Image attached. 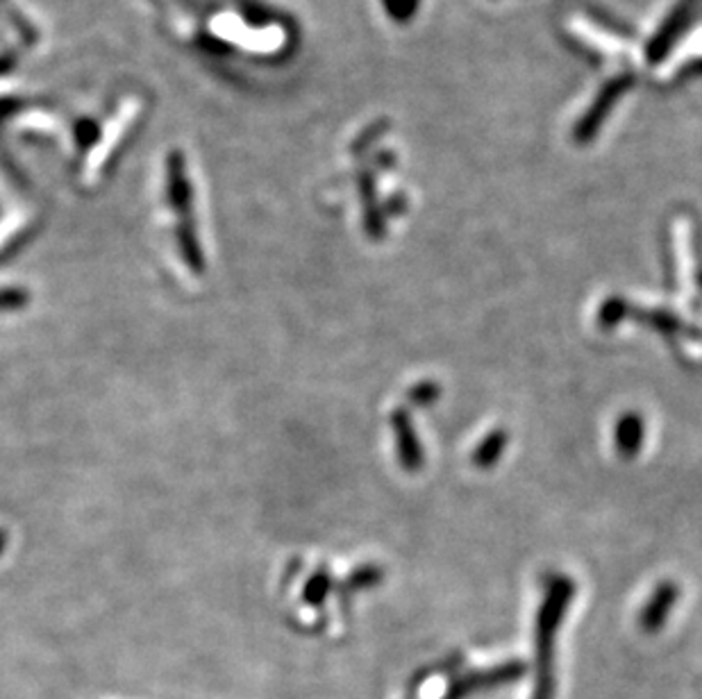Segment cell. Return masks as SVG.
<instances>
[{
	"label": "cell",
	"instance_id": "obj_1",
	"mask_svg": "<svg viewBox=\"0 0 702 699\" xmlns=\"http://www.w3.org/2000/svg\"><path fill=\"white\" fill-rule=\"evenodd\" d=\"M627 85H629V80H627V78H618V80H614L608 89H604V91H602V96H600V100H598V103L593 105V110L587 114V118L583 120V125H579V128L575 130V132H579V135H575V137H579V139L591 137L593 128H598V123L602 120L604 112H608V107L614 103L616 96H618Z\"/></svg>",
	"mask_w": 702,
	"mask_h": 699
},
{
	"label": "cell",
	"instance_id": "obj_2",
	"mask_svg": "<svg viewBox=\"0 0 702 699\" xmlns=\"http://www.w3.org/2000/svg\"><path fill=\"white\" fill-rule=\"evenodd\" d=\"M3 547H5V532L0 530V552H3Z\"/></svg>",
	"mask_w": 702,
	"mask_h": 699
}]
</instances>
